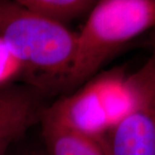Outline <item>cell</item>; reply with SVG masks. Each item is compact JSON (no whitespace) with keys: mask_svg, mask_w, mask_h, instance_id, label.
Returning <instances> with one entry per match:
<instances>
[{"mask_svg":"<svg viewBox=\"0 0 155 155\" xmlns=\"http://www.w3.org/2000/svg\"><path fill=\"white\" fill-rule=\"evenodd\" d=\"M0 39L22 62V78L34 88L63 87L75 55L77 34L17 0H0Z\"/></svg>","mask_w":155,"mask_h":155,"instance_id":"obj_1","label":"cell"},{"mask_svg":"<svg viewBox=\"0 0 155 155\" xmlns=\"http://www.w3.org/2000/svg\"><path fill=\"white\" fill-rule=\"evenodd\" d=\"M155 28V0H100L77 35L75 55L62 88L92 77L116 50Z\"/></svg>","mask_w":155,"mask_h":155,"instance_id":"obj_2","label":"cell"},{"mask_svg":"<svg viewBox=\"0 0 155 155\" xmlns=\"http://www.w3.org/2000/svg\"><path fill=\"white\" fill-rule=\"evenodd\" d=\"M131 104L106 133L109 155H155V71L148 61L126 78Z\"/></svg>","mask_w":155,"mask_h":155,"instance_id":"obj_3","label":"cell"},{"mask_svg":"<svg viewBox=\"0 0 155 155\" xmlns=\"http://www.w3.org/2000/svg\"><path fill=\"white\" fill-rule=\"evenodd\" d=\"M41 116L91 137L104 140L109 125L97 91L90 81L76 93L44 108Z\"/></svg>","mask_w":155,"mask_h":155,"instance_id":"obj_4","label":"cell"},{"mask_svg":"<svg viewBox=\"0 0 155 155\" xmlns=\"http://www.w3.org/2000/svg\"><path fill=\"white\" fill-rule=\"evenodd\" d=\"M37 89L13 86L0 88V142L14 141L41 121Z\"/></svg>","mask_w":155,"mask_h":155,"instance_id":"obj_5","label":"cell"},{"mask_svg":"<svg viewBox=\"0 0 155 155\" xmlns=\"http://www.w3.org/2000/svg\"><path fill=\"white\" fill-rule=\"evenodd\" d=\"M45 155H109L105 140L91 137L41 117Z\"/></svg>","mask_w":155,"mask_h":155,"instance_id":"obj_6","label":"cell"},{"mask_svg":"<svg viewBox=\"0 0 155 155\" xmlns=\"http://www.w3.org/2000/svg\"><path fill=\"white\" fill-rule=\"evenodd\" d=\"M105 113L109 129L126 115L131 104L127 79L116 72H108L91 80Z\"/></svg>","mask_w":155,"mask_h":155,"instance_id":"obj_7","label":"cell"},{"mask_svg":"<svg viewBox=\"0 0 155 155\" xmlns=\"http://www.w3.org/2000/svg\"><path fill=\"white\" fill-rule=\"evenodd\" d=\"M28 11L63 26L90 13L96 5L93 0H17Z\"/></svg>","mask_w":155,"mask_h":155,"instance_id":"obj_8","label":"cell"},{"mask_svg":"<svg viewBox=\"0 0 155 155\" xmlns=\"http://www.w3.org/2000/svg\"><path fill=\"white\" fill-rule=\"evenodd\" d=\"M22 77V62L0 39V88L10 86L13 81Z\"/></svg>","mask_w":155,"mask_h":155,"instance_id":"obj_9","label":"cell"},{"mask_svg":"<svg viewBox=\"0 0 155 155\" xmlns=\"http://www.w3.org/2000/svg\"><path fill=\"white\" fill-rule=\"evenodd\" d=\"M151 45H152V55L150 57L149 61L152 63L153 67L154 68L155 71V28L152 29V34H151Z\"/></svg>","mask_w":155,"mask_h":155,"instance_id":"obj_10","label":"cell"},{"mask_svg":"<svg viewBox=\"0 0 155 155\" xmlns=\"http://www.w3.org/2000/svg\"><path fill=\"white\" fill-rule=\"evenodd\" d=\"M12 142L13 141H11V140H5V141L0 142V155H6L8 148Z\"/></svg>","mask_w":155,"mask_h":155,"instance_id":"obj_11","label":"cell"},{"mask_svg":"<svg viewBox=\"0 0 155 155\" xmlns=\"http://www.w3.org/2000/svg\"><path fill=\"white\" fill-rule=\"evenodd\" d=\"M22 155H45L44 152L41 153V152H35V151H33V152H29V153H24Z\"/></svg>","mask_w":155,"mask_h":155,"instance_id":"obj_12","label":"cell"}]
</instances>
